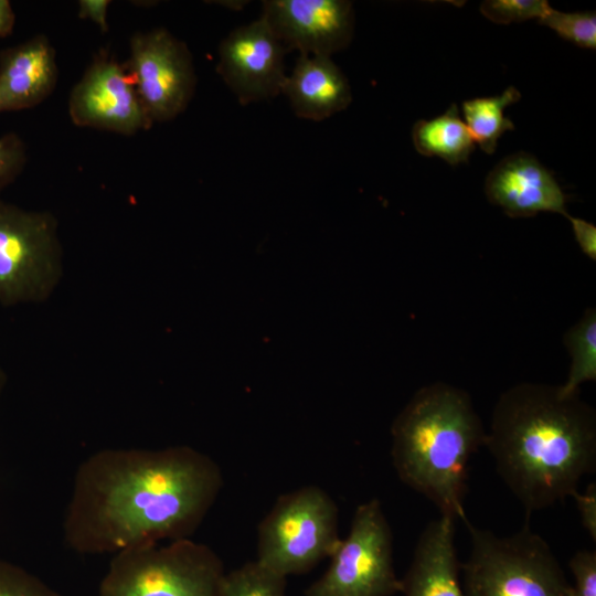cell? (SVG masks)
Segmentation results:
<instances>
[{
    "label": "cell",
    "mask_w": 596,
    "mask_h": 596,
    "mask_svg": "<svg viewBox=\"0 0 596 596\" xmlns=\"http://www.w3.org/2000/svg\"><path fill=\"white\" fill-rule=\"evenodd\" d=\"M485 193L510 217H532L541 212L567 217V196L553 173L534 156L517 152L502 159L487 175Z\"/></svg>",
    "instance_id": "cell-13"
},
{
    "label": "cell",
    "mask_w": 596,
    "mask_h": 596,
    "mask_svg": "<svg viewBox=\"0 0 596 596\" xmlns=\"http://www.w3.org/2000/svg\"><path fill=\"white\" fill-rule=\"evenodd\" d=\"M538 22L579 47L596 49V14L594 12L565 13L552 8Z\"/></svg>",
    "instance_id": "cell-21"
},
{
    "label": "cell",
    "mask_w": 596,
    "mask_h": 596,
    "mask_svg": "<svg viewBox=\"0 0 596 596\" xmlns=\"http://www.w3.org/2000/svg\"><path fill=\"white\" fill-rule=\"evenodd\" d=\"M15 24V14L10 1L0 0V38L10 35Z\"/></svg>",
    "instance_id": "cell-29"
},
{
    "label": "cell",
    "mask_w": 596,
    "mask_h": 596,
    "mask_svg": "<svg viewBox=\"0 0 596 596\" xmlns=\"http://www.w3.org/2000/svg\"><path fill=\"white\" fill-rule=\"evenodd\" d=\"M321 577L305 596H393L402 590L393 563V534L381 501L359 504Z\"/></svg>",
    "instance_id": "cell-8"
},
{
    "label": "cell",
    "mask_w": 596,
    "mask_h": 596,
    "mask_svg": "<svg viewBox=\"0 0 596 596\" xmlns=\"http://www.w3.org/2000/svg\"><path fill=\"white\" fill-rule=\"evenodd\" d=\"M578 510L583 528L590 539L596 541V483H589L583 492L576 491L573 496Z\"/></svg>",
    "instance_id": "cell-26"
},
{
    "label": "cell",
    "mask_w": 596,
    "mask_h": 596,
    "mask_svg": "<svg viewBox=\"0 0 596 596\" xmlns=\"http://www.w3.org/2000/svg\"><path fill=\"white\" fill-rule=\"evenodd\" d=\"M127 67L151 123L174 119L188 107L196 84L192 55L166 29L136 32Z\"/></svg>",
    "instance_id": "cell-9"
},
{
    "label": "cell",
    "mask_w": 596,
    "mask_h": 596,
    "mask_svg": "<svg viewBox=\"0 0 596 596\" xmlns=\"http://www.w3.org/2000/svg\"><path fill=\"white\" fill-rule=\"evenodd\" d=\"M520 98L521 93L514 86H509L499 95L476 97L462 103L464 121L475 143L483 152L493 153L499 138L514 129V124L504 116V109Z\"/></svg>",
    "instance_id": "cell-18"
},
{
    "label": "cell",
    "mask_w": 596,
    "mask_h": 596,
    "mask_svg": "<svg viewBox=\"0 0 596 596\" xmlns=\"http://www.w3.org/2000/svg\"><path fill=\"white\" fill-rule=\"evenodd\" d=\"M225 574L210 546L181 539L114 554L98 596H222Z\"/></svg>",
    "instance_id": "cell-5"
},
{
    "label": "cell",
    "mask_w": 596,
    "mask_h": 596,
    "mask_svg": "<svg viewBox=\"0 0 596 596\" xmlns=\"http://www.w3.org/2000/svg\"><path fill=\"white\" fill-rule=\"evenodd\" d=\"M391 436L401 481L443 515L466 522L469 462L486 439L469 394L444 382L422 386L394 419Z\"/></svg>",
    "instance_id": "cell-3"
},
{
    "label": "cell",
    "mask_w": 596,
    "mask_h": 596,
    "mask_svg": "<svg viewBox=\"0 0 596 596\" xmlns=\"http://www.w3.org/2000/svg\"><path fill=\"white\" fill-rule=\"evenodd\" d=\"M412 139L417 152L438 157L451 166L467 162L476 145L456 104L429 120H418Z\"/></svg>",
    "instance_id": "cell-17"
},
{
    "label": "cell",
    "mask_w": 596,
    "mask_h": 596,
    "mask_svg": "<svg viewBox=\"0 0 596 596\" xmlns=\"http://www.w3.org/2000/svg\"><path fill=\"white\" fill-rule=\"evenodd\" d=\"M465 524L471 538L460 566L465 596H572L558 560L528 521L508 536Z\"/></svg>",
    "instance_id": "cell-4"
},
{
    "label": "cell",
    "mask_w": 596,
    "mask_h": 596,
    "mask_svg": "<svg viewBox=\"0 0 596 596\" xmlns=\"http://www.w3.org/2000/svg\"><path fill=\"white\" fill-rule=\"evenodd\" d=\"M109 6V0H79L77 14L78 18L95 23L102 32H107V12Z\"/></svg>",
    "instance_id": "cell-28"
},
{
    "label": "cell",
    "mask_w": 596,
    "mask_h": 596,
    "mask_svg": "<svg viewBox=\"0 0 596 596\" xmlns=\"http://www.w3.org/2000/svg\"><path fill=\"white\" fill-rule=\"evenodd\" d=\"M563 343L571 355L567 380L560 385L564 395L579 392L582 383L596 380V309L588 307L564 333Z\"/></svg>",
    "instance_id": "cell-19"
},
{
    "label": "cell",
    "mask_w": 596,
    "mask_h": 596,
    "mask_svg": "<svg viewBox=\"0 0 596 596\" xmlns=\"http://www.w3.org/2000/svg\"><path fill=\"white\" fill-rule=\"evenodd\" d=\"M222 596H286V577L246 562L224 576Z\"/></svg>",
    "instance_id": "cell-20"
},
{
    "label": "cell",
    "mask_w": 596,
    "mask_h": 596,
    "mask_svg": "<svg viewBox=\"0 0 596 596\" xmlns=\"http://www.w3.org/2000/svg\"><path fill=\"white\" fill-rule=\"evenodd\" d=\"M63 274L57 221L0 200V305L41 302Z\"/></svg>",
    "instance_id": "cell-7"
},
{
    "label": "cell",
    "mask_w": 596,
    "mask_h": 596,
    "mask_svg": "<svg viewBox=\"0 0 596 596\" xmlns=\"http://www.w3.org/2000/svg\"><path fill=\"white\" fill-rule=\"evenodd\" d=\"M223 486L219 465L190 446L106 448L77 468L63 522L81 554L189 539Z\"/></svg>",
    "instance_id": "cell-1"
},
{
    "label": "cell",
    "mask_w": 596,
    "mask_h": 596,
    "mask_svg": "<svg viewBox=\"0 0 596 596\" xmlns=\"http://www.w3.org/2000/svg\"><path fill=\"white\" fill-rule=\"evenodd\" d=\"M67 107L78 127L131 136L152 126L127 65L105 51L94 56L74 85Z\"/></svg>",
    "instance_id": "cell-10"
},
{
    "label": "cell",
    "mask_w": 596,
    "mask_h": 596,
    "mask_svg": "<svg viewBox=\"0 0 596 596\" xmlns=\"http://www.w3.org/2000/svg\"><path fill=\"white\" fill-rule=\"evenodd\" d=\"M0 596H64L36 576L0 561Z\"/></svg>",
    "instance_id": "cell-23"
},
{
    "label": "cell",
    "mask_w": 596,
    "mask_h": 596,
    "mask_svg": "<svg viewBox=\"0 0 596 596\" xmlns=\"http://www.w3.org/2000/svg\"><path fill=\"white\" fill-rule=\"evenodd\" d=\"M288 49L259 19L233 30L220 44L216 71L243 105L281 93Z\"/></svg>",
    "instance_id": "cell-11"
},
{
    "label": "cell",
    "mask_w": 596,
    "mask_h": 596,
    "mask_svg": "<svg viewBox=\"0 0 596 596\" xmlns=\"http://www.w3.org/2000/svg\"><path fill=\"white\" fill-rule=\"evenodd\" d=\"M572 226L574 238L581 251L592 260H596V226L579 217H566Z\"/></svg>",
    "instance_id": "cell-27"
},
{
    "label": "cell",
    "mask_w": 596,
    "mask_h": 596,
    "mask_svg": "<svg viewBox=\"0 0 596 596\" xmlns=\"http://www.w3.org/2000/svg\"><path fill=\"white\" fill-rule=\"evenodd\" d=\"M483 446L529 515L572 498L595 470L596 413L579 392L519 383L496 402Z\"/></svg>",
    "instance_id": "cell-2"
},
{
    "label": "cell",
    "mask_w": 596,
    "mask_h": 596,
    "mask_svg": "<svg viewBox=\"0 0 596 596\" xmlns=\"http://www.w3.org/2000/svg\"><path fill=\"white\" fill-rule=\"evenodd\" d=\"M260 17L288 50L305 55L331 57L354 30L353 6L345 0H266Z\"/></svg>",
    "instance_id": "cell-12"
},
{
    "label": "cell",
    "mask_w": 596,
    "mask_h": 596,
    "mask_svg": "<svg viewBox=\"0 0 596 596\" xmlns=\"http://www.w3.org/2000/svg\"><path fill=\"white\" fill-rule=\"evenodd\" d=\"M56 53L44 34L0 51V113L35 107L54 91Z\"/></svg>",
    "instance_id": "cell-14"
},
{
    "label": "cell",
    "mask_w": 596,
    "mask_h": 596,
    "mask_svg": "<svg viewBox=\"0 0 596 596\" xmlns=\"http://www.w3.org/2000/svg\"><path fill=\"white\" fill-rule=\"evenodd\" d=\"M26 148L20 136L9 132L0 137V192L22 171Z\"/></svg>",
    "instance_id": "cell-24"
},
{
    "label": "cell",
    "mask_w": 596,
    "mask_h": 596,
    "mask_svg": "<svg viewBox=\"0 0 596 596\" xmlns=\"http://www.w3.org/2000/svg\"><path fill=\"white\" fill-rule=\"evenodd\" d=\"M281 93L298 117L315 121L331 117L352 102L350 84L330 56L300 54Z\"/></svg>",
    "instance_id": "cell-16"
},
{
    "label": "cell",
    "mask_w": 596,
    "mask_h": 596,
    "mask_svg": "<svg viewBox=\"0 0 596 596\" xmlns=\"http://www.w3.org/2000/svg\"><path fill=\"white\" fill-rule=\"evenodd\" d=\"M338 507L318 486H304L277 498L257 529L256 561L286 577L330 557L341 539Z\"/></svg>",
    "instance_id": "cell-6"
},
{
    "label": "cell",
    "mask_w": 596,
    "mask_h": 596,
    "mask_svg": "<svg viewBox=\"0 0 596 596\" xmlns=\"http://www.w3.org/2000/svg\"><path fill=\"white\" fill-rule=\"evenodd\" d=\"M455 546V519L440 515L419 535L402 581L404 596H465Z\"/></svg>",
    "instance_id": "cell-15"
},
{
    "label": "cell",
    "mask_w": 596,
    "mask_h": 596,
    "mask_svg": "<svg viewBox=\"0 0 596 596\" xmlns=\"http://www.w3.org/2000/svg\"><path fill=\"white\" fill-rule=\"evenodd\" d=\"M551 9L545 0H486L480 6L482 15L498 24L540 20Z\"/></svg>",
    "instance_id": "cell-22"
},
{
    "label": "cell",
    "mask_w": 596,
    "mask_h": 596,
    "mask_svg": "<svg viewBox=\"0 0 596 596\" xmlns=\"http://www.w3.org/2000/svg\"><path fill=\"white\" fill-rule=\"evenodd\" d=\"M574 576L572 596H596V552L578 550L568 562Z\"/></svg>",
    "instance_id": "cell-25"
},
{
    "label": "cell",
    "mask_w": 596,
    "mask_h": 596,
    "mask_svg": "<svg viewBox=\"0 0 596 596\" xmlns=\"http://www.w3.org/2000/svg\"><path fill=\"white\" fill-rule=\"evenodd\" d=\"M4 380H6V375H4V372H3V369H2V365L0 363V392L4 385Z\"/></svg>",
    "instance_id": "cell-30"
}]
</instances>
